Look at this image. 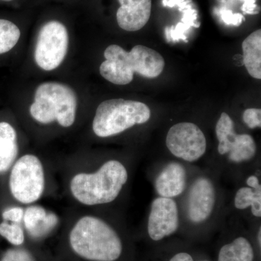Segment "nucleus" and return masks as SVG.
I'll return each instance as SVG.
<instances>
[{"label": "nucleus", "instance_id": "obj_1", "mask_svg": "<svg viewBox=\"0 0 261 261\" xmlns=\"http://www.w3.org/2000/svg\"><path fill=\"white\" fill-rule=\"evenodd\" d=\"M106 61L99 67L105 80L116 84L126 85L133 81L134 73L154 79L165 68L163 56L157 51L144 45H136L127 51L120 46L112 44L104 53Z\"/></svg>", "mask_w": 261, "mask_h": 261}, {"label": "nucleus", "instance_id": "obj_2", "mask_svg": "<svg viewBox=\"0 0 261 261\" xmlns=\"http://www.w3.org/2000/svg\"><path fill=\"white\" fill-rule=\"evenodd\" d=\"M73 251L87 260L115 261L123 251L121 238L103 220L87 216L77 221L70 233Z\"/></svg>", "mask_w": 261, "mask_h": 261}, {"label": "nucleus", "instance_id": "obj_3", "mask_svg": "<svg viewBox=\"0 0 261 261\" xmlns=\"http://www.w3.org/2000/svg\"><path fill=\"white\" fill-rule=\"evenodd\" d=\"M128 180L126 167L118 161H108L95 173H81L70 181L72 195L86 205H102L116 200Z\"/></svg>", "mask_w": 261, "mask_h": 261}, {"label": "nucleus", "instance_id": "obj_4", "mask_svg": "<svg viewBox=\"0 0 261 261\" xmlns=\"http://www.w3.org/2000/svg\"><path fill=\"white\" fill-rule=\"evenodd\" d=\"M77 96L68 85L45 82L38 87L30 113L36 121L44 124L57 121L63 127L74 123Z\"/></svg>", "mask_w": 261, "mask_h": 261}, {"label": "nucleus", "instance_id": "obj_5", "mask_svg": "<svg viewBox=\"0 0 261 261\" xmlns=\"http://www.w3.org/2000/svg\"><path fill=\"white\" fill-rule=\"evenodd\" d=\"M150 116V110L145 103L123 99H108L98 106L92 128L97 137H112L135 125L147 123Z\"/></svg>", "mask_w": 261, "mask_h": 261}, {"label": "nucleus", "instance_id": "obj_6", "mask_svg": "<svg viewBox=\"0 0 261 261\" xmlns=\"http://www.w3.org/2000/svg\"><path fill=\"white\" fill-rule=\"evenodd\" d=\"M44 168L34 154H25L13 166L10 176V190L15 200L33 203L40 198L44 189Z\"/></svg>", "mask_w": 261, "mask_h": 261}, {"label": "nucleus", "instance_id": "obj_7", "mask_svg": "<svg viewBox=\"0 0 261 261\" xmlns=\"http://www.w3.org/2000/svg\"><path fill=\"white\" fill-rule=\"evenodd\" d=\"M68 34L61 22L51 20L39 31L34 59L39 68L47 71L56 69L66 56Z\"/></svg>", "mask_w": 261, "mask_h": 261}, {"label": "nucleus", "instance_id": "obj_8", "mask_svg": "<svg viewBox=\"0 0 261 261\" xmlns=\"http://www.w3.org/2000/svg\"><path fill=\"white\" fill-rule=\"evenodd\" d=\"M166 145L175 157L190 163L198 161L207 149L203 132L190 122H181L171 126L166 136Z\"/></svg>", "mask_w": 261, "mask_h": 261}, {"label": "nucleus", "instance_id": "obj_9", "mask_svg": "<svg viewBox=\"0 0 261 261\" xmlns=\"http://www.w3.org/2000/svg\"><path fill=\"white\" fill-rule=\"evenodd\" d=\"M179 226L178 209L173 198L160 197L151 205L147 232L149 238L159 242L177 231Z\"/></svg>", "mask_w": 261, "mask_h": 261}, {"label": "nucleus", "instance_id": "obj_10", "mask_svg": "<svg viewBox=\"0 0 261 261\" xmlns=\"http://www.w3.org/2000/svg\"><path fill=\"white\" fill-rule=\"evenodd\" d=\"M216 192L213 182L199 177L190 187L187 202V216L193 224L205 222L210 217L216 205Z\"/></svg>", "mask_w": 261, "mask_h": 261}, {"label": "nucleus", "instance_id": "obj_11", "mask_svg": "<svg viewBox=\"0 0 261 261\" xmlns=\"http://www.w3.org/2000/svg\"><path fill=\"white\" fill-rule=\"evenodd\" d=\"M121 7L116 14L118 25L127 32H137L148 23L152 0H118Z\"/></svg>", "mask_w": 261, "mask_h": 261}, {"label": "nucleus", "instance_id": "obj_12", "mask_svg": "<svg viewBox=\"0 0 261 261\" xmlns=\"http://www.w3.org/2000/svg\"><path fill=\"white\" fill-rule=\"evenodd\" d=\"M187 187V171L181 163H168L161 170L154 181V188L160 197L173 198L181 195Z\"/></svg>", "mask_w": 261, "mask_h": 261}, {"label": "nucleus", "instance_id": "obj_13", "mask_svg": "<svg viewBox=\"0 0 261 261\" xmlns=\"http://www.w3.org/2000/svg\"><path fill=\"white\" fill-rule=\"evenodd\" d=\"M243 63L252 78L261 80V30L255 31L243 42Z\"/></svg>", "mask_w": 261, "mask_h": 261}, {"label": "nucleus", "instance_id": "obj_14", "mask_svg": "<svg viewBox=\"0 0 261 261\" xmlns=\"http://www.w3.org/2000/svg\"><path fill=\"white\" fill-rule=\"evenodd\" d=\"M252 244L244 237H238L225 244L219 250L218 261H254Z\"/></svg>", "mask_w": 261, "mask_h": 261}, {"label": "nucleus", "instance_id": "obj_15", "mask_svg": "<svg viewBox=\"0 0 261 261\" xmlns=\"http://www.w3.org/2000/svg\"><path fill=\"white\" fill-rule=\"evenodd\" d=\"M216 134L219 140L218 152L220 154H228L238 142L240 135L235 132V125L227 113H222L216 126Z\"/></svg>", "mask_w": 261, "mask_h": 261}, {"label": "nucleus", "instance_id": "obj_16", "mask_svg": "<svg viewBox=\"0 0 261 261\" xmlns=\"http://www.w3.org/2000/svg\"><path fill=\"white\" fill-rule=\"evenodd\" d=\"M234 206L240 210H245L251 207L254 216H261V187L252 189L251 187H241L237 192L234 197Z\"/></svg>", "mask_w": 261, "mask_h": 261}, {"label": "nucleus", "instance_id": "obj_17", "mask_svg": "<svg viewBox=\"0 0 261 261\" xmlns=\"http://www.w3.org/2000/svg\"><path fill=\"white\" fill-rule=\"evenodd\" d=\"M257 151L253 137L247 134L240 135L238 142L228 152V159L233 163H242L253 159Z\"/></svg>", "mask_w": 261, "mask_h": 261}, {"label": "nucleus", "instance_id": "obj_18", "mask_svg": "<svg viewBox=\"0 0 261 261\" xmlns=\"http://www.w3.org/2000/svg\"><path fill=\"white\" fill-rule=\"evenodd\" d=\"M20 37V29L10 20L0 19V55L11 50Z\"/></svg>", "mask_w": 261, "mask_h": 261}, {"label": "nucleus", "instance_id": "obj_19", "mask_svg": "<svg viewBox=\"0 0 261 261\" xmlns=\"http://www.w3.org/2000/svg\"><path fill=\"white\" fill-rule=\"evenodd\" d=\"M197 19V14L195 10H187L185 13V16L182 18L181 22L177 24L176 28L173 29V27L171 28L166 29V39L168 42L169 41H187V37L185 36V32L188 31L191 27H195L198 28L200 25H196L195 20Z\"/></svg>", "mask_w": 261, "mask_h": 261}, {"label": "nucleus", "instance_id": "obj_20", "mask_svg": "<svg viewBox=\"0 0 261 261\" xmlns=\"http://www.w3.org/2000/svg\"><path fill=\"white\" fill-rule=\"evenodd\" d=\"M17 142L0 143V173L8 171L18 155Z\"/></svg>", "mask_w": 261, "mask_h": 261}, {"label": "nucleus", "instance_id": "obj_21", "mask_svg": "<svg viewBox=\"0 0 261 261\" xmlns=\"http://www.w3.org/2000/svg\"><path fill=\"white\" fill-rule=\"evenodd\" d=\"M0 235L14 245H20L24 242L23 229L18 224H10L7 222L0 224Z\"/></svg>", "mask_w": 261, "mask_h": 261}, {"label": "nucleus", "instance_id": "obj_22", "mask_svg": "<svg viewBox=\"0 0 261 261\" xmlns=\"http://www.w3.org/2000/svg\"><path fill=\"white\" fill-rule=\"evenodd\" d=\"M47 214V211L41 206L33 205L28 207L23 215L24 224L27 231L30 232L37 227V225L45 219Z\"/></svg>", "mask_w": 261, "mask_h": 261}, {"label": "nucleus", "instance_id": "obj_23", "mask_svg": "<svg viewBox=\"0 0 261 261\" xmlns=\"http://www.w3.org/2000/svg\"><path fill=\"white\" fill-rule=\"evenodd\" d=\"M58 216L53 213H47L45 219L42 222L37 225V227L29 232V234L34 238H42L47 236L48 233L51 232V230L56 227L58 224Z\"/></svg>", "mask_w": 261, "mask_h": 261}, {"label": "nucleus", "instance_id": "obj_24", "mask_svg": "<svg viewBox=\"0 0 261 261\" xmlns=\"http://www.w3.org/2000/svg\"><path fill=\"white\" fill-rule=\"evenodd\" d=\"M1 261H36L32 253L25 249H10L8 250Z\"/></svg>", "mask_w": 261, "mask_h": 261}, {"label": "nucleus", "instance_id": "obj_25", "mask_svg": "<svg viewBox=\"0 0 261 261\" xmlns=\"http://www.w3.org/2000/svg\"><path fill=\"white\" fill-rule=\"evenodd\" d=\"M244 123L250 128H260L261 111L257 108H249L243 113Z\"/></svg>", "mask_w": 261, "mask_h": 261}, {"label": "nucleus", "instance_id": "obj_26", "mask_svg": "<svg viewBox=\"0 0 261 261\" xmlns=\"http://www.w3.org/2000/svg\"><path fill=\"white\" fill-rule=\"evenodd\" d=\"M17 135L15 128L6 122L0 123V143L2 142H15Z\"/></svg>", "mask_w": 261, "mask_h": 261}, {"label": "nucleus", "instance_id": "obj_27", "mask_svg": "<svg viewBox=\"0 0 261 261\" xmlns=\"http://www.w3.org/2000/svg\"><path fill=\"white\" fill-rule=\"evenodd\" d=\"M24 211L19 207H10L3 213V218L5 221H9L14 224H18L23 219Z\"/></svg>", "mask_w": 261, "mask_h": 261}, {"label": "nucleus", "instance_id": "obj_28", "mask_svg": "<svg viewBox=\"0 0 261 261\" xmlns=\"http://www.w3.org/2000/svg\"><path fill=\"white\" fill-rule=\"evenodd\" d=\"M221 16L225 23L227 24H233L234 25H240L243 22L244 18L241 14H233L231 11H222L221 12Z\"/></svg>", "mask_w": 261, "mask_h": 261}, {"label": "nucleus", "instance_id": "obj_29", "mask_svg": "<svg viewBox=\"0 0 261 261\" xmlns=\"http://www.w3.org/2000/svg\"><path fill=\"white\" fill-rule=\"evenodd\" d=\"M168 261H195L191 254L187 252H179L173 255Z\"/></svg>", "mask_w": 261, "mask_h": 261}, {"label": "nucleus", "instance_id": "obj_30", "mask_svg": "<svg viewBox=\"0 0 261 261\" xmlns=\"http://www.w3.org/2000/svg\"><path fill=\"white\" fill-rule=\"evenodd\" d=\"M245 3L243 8V11L245 13L253 14L254 8H255V5H254L255 0H245Z\"/></svg>", "mask_w": 261, "mask_h": 261}, {"label": "nucleus", "instance_id": "obj_31", "mask_svg": "<svg viewBox=\"0 0 261 261\" xmlns=\"http://www.w3.org/2000/svg\"><path fill=\"white\" fill-rule=\"evenodd\" d=\"M257 244L259 245V247H261V228H259L258 231H257Z\"/></svg>", "mask_w": 261, "mask_h": 261}, {"label": "nucleus", "instance_id": "obj_32", "mask_svg": "<svg viewBox=\"0 0 261 261\" xmlns=\"http://www.w3.org/2000/svg\"><path fill=\"white\" fill-rule=\"evenodd\" d=\"M2 1L10 2V1H12V0H2Z\"/></svg>", "mask_w": 261, "mask_h": 261}, {"label": "nucleus", "instance_id": "obj_33", "mask_svg": "<svg viewBox=\"0 0 261 261\" xmlns=\"http://www.w3.org/2000/svg\"><path fill=\"white\" fill-rule=\"evenodd\" d=\"M200 261H209V260H200Z\"/></svg>", "mask_w": 261, "mask_h": 261}]
</instances>
